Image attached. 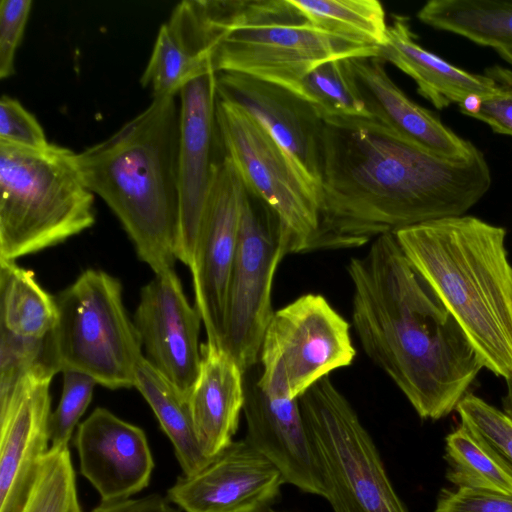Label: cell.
Here are the masks:
<instances>
[{
	"label": "cell",
	"instance_id": "6da1fadb",
	"mask_svg": "<svg viewBox=\"0 0 512 512\" xmlns=\"http://www.w3.org/2000/svg\"><path fill=\"white\" fill-rule=\"evenodd\" d=\"M319 228L312 250L365 245L424 222L462 216L488 192L479 150L435 155L372 117H324Z\"/></svg>",
	"mask_w": 512,
	"mask_h": 512
},
{
	"label": "cell",
	"instance_id": "7a4b0ae2",
	"mask_svg": "<svg viewBox=\"0 0 512 512\" xmlns=\"http://www.w3.org/2000/svg\"><path fill=\"white\" fill-rule=\"evenodd\" d=\"M352 323L366 355L422 419L456 409L484 368L463 329L403 253L394 233L347 265Z\"/></svg>",
	"mask_w": 512,
	"mask_h": 512
},
{
	"label": "cell",
	"instance_id": "3957f363",
	"mask_svg": "<svg viewBox=\"0 0 512 512\" xmlns=\"http://www.w3.org/2000/svg\"><path fill=\"white\" fill-rule=\"evenodd\" d=\"M180 106L152 98L107 139L76 153L80 174L155 274L174 270L180 230Z\"/></svg>",
	"mask_w": 512,
	"mask_h": 512
},
{
	"label": "cell",
	"instance_id": "277c9868",
	"mask_svg": "<svg viewBox=\"0 0 512 512\" xmlns=\"http://www.w3.org/2000/svg\"><path fill=\"white\" fill-rule=\"evenodd\" d=\"M394 234L459 323L484 368L505 379L512 376V264L506 230L462 215Z\"/></svg>",
	"mask_w": 512,
	"mask_h": 512
},
{
	"label": "cell",
	"instance_id": "5b68a950",
	"mask_svg": "<svg viewBox=\"0 0 512 512\" xmlns=\"http://www.w3.org/2000/svg\"><path fill=\"white\" fill-rule=\"evenodd\" d=\"M94 196L72 150L0 143V259L15 261L90 228Z\"/></svg>",
	"mask_w": 512,
	"mask_h": 512
},
{
	"label": "cell",
	"instance_id": "8992f818",
	"mask_svg": "<svg viewBox=\"0 0 512 512\" xmlns=\"http://www.w3.org/2000/svg\"><path fill=\"white\" fill-rule=\"evenodd\" d=\"M366 46L313 25L290 0H233L211 62L298 95L303 78L322 63L378 56Z\"/></svg>",
	"mask_w": 512,
	"mask_h": 512
},
{
	"label": "cell",
	"instance_id": "52a82bcc",
	"mask_svg": "<svg viewBox=\"0 0 512 512\" xmlns=\"http://www.w3.org/2000/svg\"><path fill=\"white\" fill-rule=\"evenodd\" d=\"M122 292L116 277L87 269L55 296L52 339L60 372L84 373L109 389L135 387L143 347Z\"/></svg>",
	"mask_w": 512,
	"mask_h": 512
},
{
	"label": "cell",
	"instance_id": "ba28073f",
	"mask_svg": "<svg viewBox=\"0 0 512 512\" xmlns=\"http://www.w3.org/2000/svg\"><path fill=\"white\" fill-rule=\"evenodd\" d=\"M334 512H407L373 439L329 377L298 398Z\"/></svg>",
	"mask_w": 512,
	"mask_h": 512
},
{
	"label": "cell",
	"instance_id": "9c48e42d",
	"mask_svg": "<svg viewBox=\"0 0 512 512\" xmlns=\"http://www.w3.org/2000/svg\"><path fill=\"white\" fill-rule=\"evenodd\" d=\"M356 351L349 323L318 294H305L274 311L259 355L258 384L298 399L332 371L349 366Z\"/></svg>",
	"mask_w": 512,
	"mask_h": 512
},
{
	"label": "cell",
	"instance_id": "30bf717a",
	"mask_svg": "<svg viewBox=\"0 0 512 512\" xmlns=\"http://www.w3.org/2000/svg\"><path fill=\"white\" fill-rule=\"evenodd\" d=\"M288 253H292L290 235L275 213L245 188L220 343L243 372L259 362L263 336L274 313V276Z\"/></svg>",
	"mask_w": 512,
	"mask_h": 512
},
{
	"label": "cell",
	"instance_id": "8fae6325",
	"mask_svg": "<svg viewBox=\"0 0 512 512\" xmlns=\"http://www.w3.org/2000/svg\"><path fill=\"white\" fill-rule=\"evenodd\" d=\"M217 124L224 155L245 188L278 217L290 235L292 253L312 251L319 228V200L291 159L252 114L217 101Z\"/></svg>",
	"mask_w": 512,
	"mask_h": 512
},
{
	"label": "cell",
	"instance_id": "7c38bea8",
	"mask_svg": "<svg viewBox=\"0 0 512 512\" xmlns=\"http://www.w3.org/2000/svg\"><path fill=\"white\" fill-rule=\"evenodd\" d=\"M180 230L177 260L190 267L216 169L224 158L217 124V72L198 75L179 91Z\"/></svg>",
	"mask_w": 512,
	"mask_h": 512
},
{
	"label": "cell",
	"instance_id": "4fadbf2b",
	"mask_svg": "<svg viewBox=\"0 0 512 512\" xmlns=\"http://www.w3.org/2000/svg\"><path fill=\"white\" fill-rule=\"evenodd\" d=\"M245 186L224 155L207 198L189 267L195 307L205 327L207 343L220 347L230 275L237 251Z\"/></svg>",
	"mask_w": 512,
	"mask_h": 512
},
{
	"label": "cell",
	"instance_id": "5bb4252c",
	"mask_svg": "<svg viewBox=\"0 0 512 512\" xmlns=\"http://www.w3.org/2000/svg\"><path fill=\"white\" fill-rule=\"evenodd\" d=\"M285 483L244 439L232 441L196 473L179 476L167 498L184 512H272Z\"/></svg>",
	"mask_w": 512,
	"mask_h": 512
},
{
	"label": "cell",
	"instance_id": "9a60e30c",
	"mask_svg": "<svg viewBox=\"0 0 512 512\" xmlns=\"http://www.w3.org/2000/svg\"><path fill=\"white\" fill-rule=\"evenodd\" d=\"M133 322L145 359L188 397L199 375L203 323L175 270L155 274L141 289Z\"/></svg>",
	"mask_w": 512,
	"mask_h": 512
},
{
	"label": "cell",
	"instance_id": "2e32d148",
	"mask_svg": "<svg viewBox=\"0 0 512 512\" xmlns=\"http://www.w3.org/2000/svg\"><path fill=\"white\" fill-rule=\"evenodd\" d=\"M217 93L263 124L320 202L324 119L319 111L288 89L238 73H217Z\"/></svg>",
	"mask_w": 512,
	"mask_h": 512
},
{
	"label": "cell",
	"instance_id": "e0dca14e",
	"mask_svg": "<svg viewBox=\"0 0 512 512\" xmlns=\"http://www.w3.org/2000/svg\"><path fill=\"white\" fill-rule=\"evenodd\" d=\"M232 0H184L160 27L143 87L153 98L177 96L191 79L213 69L212 53L223 35Z\"/></svg>",
	"mask_w": 512,
	"mask_h": 512
},
{
	"label": "cell",
	"instance_id": "ac0fdd59",
	"mask_svg": "<svg viewBox=\"0 0 512 512\" xmlns=\"http://www.w3.org/2000/svg\"><path fill=\"white\" fill-rule=\"evenodd\" d=\"M74 444L101 502L129 499L149 485L154 460L145 432L108 409H94L78 425Z\"/></svg>",
	"mask_w": 512,
	"mask_h": 512
},
{
	"label": "cell",
	"instance_id": "d6986e66",
	"mask_svg": "<svg viewBox=\"0 0 512 512\" xmlns=\"http://www.w3.org/2000/svg\"><path fill=\"white\" fill-rule=\"evenodd\" d=\"M259 364L244 371L245 440L303 492L325 496L320 469L298 399L268 393L258 384Z\"/></svg>",
	"mask_w": 512,
	"mask_h": 512
},
{
	"label": "cell",
	"instance_id": "ffe728a7",
	"mask_svg": "<svg viewBox=\"0 0 512 512\" xmlns=\"http://www.w3.org/2000/svg\"><path fill=\"white\" fill-rule=\"evenodd\" d=\"M51 380L30 377L0 415V512H22L50 448Z\"/></svg>",
	"mask_w": 512,
	"mask_h": 512
},
{
	"label": "cell",
	"instance_id": "44dd1931",
	"mask_svg": "<svg viewBox=\"0 0 512 512\" xmlns=\"http://www.w3.org/2000/svg\"><path fill=\"white\" fill-rule=\"evenodd\" d=\"M379 56L349 58L348 64L370 117L440 157L465 160L479 149L430 110L412 101L389 77Z\"/></svg>",
	"mask_w": 512,
	"mask_h": 512
},
{
	"label": "cell",
	"instance_id": "7402d4cb",
	"mask_svg": "<svg viewBox=\"0 0 512 512\" xmlns=\"http://www.w3.org/2000/svg\"><path fill=\"white\" fill-rule=\"evenodd\" d=\"M198 378L188 395L194 432L212 459L233 440L244 405V372L222 348L201 344Z\"/></svg>",
	"mask_w": 512,
	"mask_h": 512
},
{
	"label": "cell",
	"instance_id": "603a6c76",
	"mask_svg": "<svg viewBox=\"0 0 512 512\" xmlns=\"http://www.w3.org/2000/svg\"><path fill=\"white\" fill-rule=\"evenodd\" d=\"M378 56L411 77L417 92L439 110L459 106L470 96L488 99L497 93L494 82L484 73L463 70L420 46L404 15L392 16Z\"/></svg>",
	"mask_w": 512,
	"mask_h": 512
},
{
	"label": "cell",
	"instance_id": "cb8c5ba5",
	"mask_svg": "<svg viewBox=\"0 0 512 512\" xmlns=\"http://www.w3.org/2000/svg\"><path fill=\"white\" fill-rule=\"evenodd\" d=\"M58 320L55 296L33 272L0 259V337L27 343L50 339Z\"/></svg>",
	"mask_w": 512,
	"mask_h": 512
},
{
	"label": "cell",
	"instance_id": "d4e9b609",
	"mask_svg": "<svg viewBox=\"0 0 512 512\" xmlns=\"http://www.w3.org/2000/svg\"><path fill=\"white\" fill-rule=\"evenodd\" d=\"M417 18L495 51L512 50V0H430Z\"/></svg>",
	"mask_w": 512,
	"mask_h": 512
},
{
	"label": "cell",
	"instance_id": "484cf974",
	"mask_svg": "<svg viewBox=\"0 0 512 512\" xmlns=\"http://www.w3.org/2000/svg\"><path fill=\"white\" fill-rule=\"evenodd\" d=\"M135 387L147 401L170 439L184 475H192L209 461L202 452L193 428L188 397L145 359L140 362Z\"/></svg>",
	"mask_w": 512,
	"mask_h": 512
},
{
	"label": "cell",
	"instance_id": "4316f807",
	"mask_svg": "<svg viewBox=\"0 0 512 512\" xmlns=\"http://www.w3.org/2000/svg\"><path fill=\"white\" fill-rule=\"evenodd\" d=\"M316 27L349 41L380 47L386 14L377 0H290Z\"/></svg>",
	"mask_w": 512,
	"mask_h": 512
},
{
	"label": "cell",
	"instance_id": "83f0119b",
	"mask_svg": "<svg viewBox=\"0 0 512 512\" xmlns=\"http://www.w3.org/2000/svg\"><path fill=\"white\" fill-rule=\"evenodd\" d=\"M445 459L448 480L467 487L512 496V473L466 427L447 435Z\"/></svg>",
	"mask_w": 512,
	"mask_h": 512
},
{
	"label": "cell",
	"instance_id": "f1b7e54d",
	"mask_svg": "<svg viewBox=\"0 0 512 512\" xmlns=\"http://www.w3.org/2000/svg\"><path fill=\"white\" fill-rule=\"evenodd\" d=\"M298 96L312 104L322 117H370L361 99L348 59L327 61L301 81Z\"/></svg>",
	"mask_w": 512,
	"mask_h": 512
},
{
	"label": "cell",
	"instance_id": "f546056e",
	"mask_svg": "<svg viewBox=\"0 0 512 512\" xmlns=\"http://www.w3.org/2000/svg\"><path fill=\"white\" fill-rule=\"evenodd\" d=\"M22 512H82L68 447L49 448L43 456Z\"/></svg>",
	"mask_w": 512,
	"mask_h": 512
},
{
	"label": "cell",
	"instance_id": "4dcf8cb0",
	"mask_svg": "<svg viewBox=\"0 0 512 512\" xmlns=\"http://www.w3.org/2000/svg\"><path fill=\"white\" fill-rule=\"evenodd\" d=\"M466 427L512 473V421L483 399L467 393L456 409Z\"/></svg>",
	"mask_w": 512,
	"mask_h": 512
},
{
	"label": "cell",
	"instance_id": "1f68e13d",
	"mask_svg": "<svg viewBox=\"0 0 512 512\" xmlns=\"http://www.w3.org/2000/svg\"><path fill=\"white\" fill-rule=\"evenodd\" d=\"M61 397L56 410L50 417V448L68 447L74 429L88 408L97 382L90 376L64 370Z\"/></svg>",
	"mask_w": 512,
	"mask_h": 512
},
{
	"label": "cell",
	"instance_id": "d6a6232c",
	"mask_svg": "<svg viewBox=\"0 0 512 512\" xmlns=\"http://www.w3.org/2000/svg\"><path fill=\"white\" fill-rule=\"evenodd\" d=\"M496 52L512 67V50ZM484 74L492 79L497 93L483 99L471 117L486 123L495 133L512 137V68L493 65Z\"/></svg>",
	"mask_w": 512,
	"mask_h": 512
},
{
	"label": "cell",
	"instance_id": "836d02e7",
	"mask_svg": "<svg viewBox=\"0 0 512 512\" xmlns=\"http://www.w3.org/2000/svg\"><path fill=\"white\" fill-rule=\"evenodd\" d=\"M0 143L29 150H44L51 144L35 116L7 95L0 99Z\"/></svg>",
	"mask_w": 512,
	"mask_h": 512
},
{
	"label": "cell",
	"instance_id": "e575fe53",
	"mask_svg": "<svg viewBox=\"0 0 512 512\" xmlns=\"http://www.w3.org/2000/svg\"><path fill=\"white\" fill-rule=\"evenodd\" d=\"M31 0L0 2V78L15 73V56L32 9Z\"/></svg>",
	"mask_w": 512,
	"mask_h": 512
},
{
	"label": "cell",
	"instance_id": "d590c367",
	"mask_svg": "<svg viewBox=\"0 0 512 512\" xmlns=\"http://www.w3.org/2000/svg\"><path fill=\"white\" fill-rule=\"evenodd\" d=\"M435 512H512V496L459 487L441 493Z\"/></svg>",
	"mask_w": 512,
	"mask_h": 512
},
{
	"label": "cell",
	"instance_id": "8d00e7d4",
	"mask_svg": "<svg viewBox=\"0 0 512 512\" xmlns=\"http://www.w3.org/2000/svg\"><path fill=\"white\" fill-rule=\"evenodd\" d=\"M91 512H181L167 497L151 494L116 502H101Z\"/></svg>",
	"mask_w": 512,
	"mask_h": 512
},
{
	"label": "cell",
	"instance_id": "74e56055",
	"mask_svg": "<svg viewBox=\"0 0 512 512\" xmlns=\"http://www.w3.org/2000/svg\"><path fill=\"white\" fill-rule=\"evenodd\" d=\"M507 392L502 400L503 412L512 421V376L506 379Z\"/></svg>",
	"mask_w": 512,
	"mask_h": 512
},
{
	"label": "cell",
	"instance_id": "f35d334b",
	"mask_svg": "<svg viewBox=\"0 0 512 512\" xmlns=\"http://www.w3.org/2000/svg\"><path fill=\"white\" fill-rule=\"evenodd\" d=\"M273 512V511H272Z\"/></svg>",
	"mask_w": 512,
	"mask_h": 512
}]
</instances>
